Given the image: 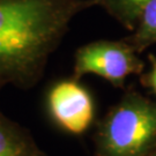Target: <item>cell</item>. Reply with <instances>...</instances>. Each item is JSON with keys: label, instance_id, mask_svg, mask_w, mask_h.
Masks as SVG:
<instances>
[{"label": "cell", "instance_id": "cell-3", "mask_svg": "<svg viewBox=\"0 0 156 156\" xmlns=\"http://www.w3.org/2000/svg\"><path fill=\"white\" fill-rule=\"evenodd\" d=\"M145 62L127 41L100 39L80 46L74 55L73 76L94 74L116 88H124L129 75L144 73Z\"/></svg>", "mask_w": 156, "mask_h": 156}, {"label": "cell", "instance_id": "cell-5", "mask_svg": "<svg viewBox=\"0 0 156 156\" xmlns=\"http://www.w3.org/2000/svg\"><path fill=\"white\" fill-rule=\"evenodd\" d=\"M0 156L49 155L39 147L28 128L7 117L0 109Z\"/></svg>", "mask_w": 156, "mask_h": 156}, {"label": "cell", "instance_id": "cell-6", "mask_svg": "<svg viewBox=\"0 0 156 156\" xmlns=\"http://www.w3.org/2000/svg\"><path fill=\"white\" fill-rule=\"evenodd\" d=\"M151 0H94L95 6H100L117 20L124 28L133 31L139 21L141 12Z\"/></svg>", "mask_w": 156, "mask_h": 156}, {"label": "cell", "instance_id": "cell-1", "mask_svg": "<svg viewBox=\"0 0 156 156\" xmlns=\"http://www.w3.org/2000/svg\"><path fill=\"white\" fill-rule=\"evenodd\" d=\"M94 0H0V89L34 88L72 20Z\"/></svg>", "mask_w": 156, "mask_h": 156}, {"label": "cell", "instance_id": "cell-2", "mask_svg": "<svg viewBox=\"0 0 156 156\" xmlns=\"http://www.w3.org/2000/svg\"><path fill=\"white\" fill-rule=\"evenodd\" d=\"M95 128L96 156H146L156 147V101L129 88Z\"/></svg>", "mask_w": 156, "mask_h": 156}, {"label": "cell", "instance_id": "cell-4", "mask_svg": "<svg viewBox=\"0 0 156 156\" xmlns=\"http://www.w3.org/2000/svg\"><path fill=\"white\" fill-rule=\"evenodd\" d=\"M45 106L52 123L69 135H83L95 123L94 97L74 76L50 84L45 95Z\"/></svg>", "mask_w": 156, "mask_h": 156}, {"label": "cell", "instance_id": "cell-7", "mask_svg": "<svg viewBox=\"0 0 156 156\" xmlns=\"http://www.w3.org/2000/svg\"><path fill=\"white\" fill-rule=\"evenodd\" d=\"M138 53L156 44V0H151L141 12L133 34L125 38Z\"/></svg>", "mask_w": 156, "mask_h": 156}, {"label": "cell", "instance_id": "cell-9", "mask_svg": "<svg viewBox=\"0 0 156 156\" xmlns=\"http://www.w3.org/2000/svg\"><path fill=\"white\" fill-rule=\"evenodd\" d=\"M146 156H156V147L151 151V153H148V154H147Z\"/></svg>", "mask_w": 156, "mask_h": 156}, {"label": "cell", "instance_id": "cell-8", "mask_svg": "<svg viewBox=\"0 0 156 156\" xmlns=\"http://www.w3.org/2000/svg\"><path fill=\"white\" fill-rule=\"evenodd\" d=\"M148 60L151 62V68L148 72L141 74V84L149 89L156 96V56L153 53L148 55Z\"/></svg>", "mask_w": 156, "mask_h": 156}]
</instances>
